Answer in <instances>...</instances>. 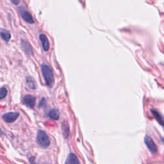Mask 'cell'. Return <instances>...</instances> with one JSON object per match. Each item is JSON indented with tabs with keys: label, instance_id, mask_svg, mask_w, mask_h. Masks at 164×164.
Returning <instances> with one entry per match:
<instances>
[{
	"label": "cell",
	"instance_id": "6da1fadb",
	"mask_svg": "<svg viewBox=\"0 0 164 164\" xmlns=\"http://www.w3.org/2000/svg\"><path fill=\"white\" fill-rule=\"evenodd\" d=\"M41 71L46 85L50 88L53 87L54 85V76L51 69L48 65L42 64L41 65Z\"/></svg>",
	"mask_w": 164,
	"mask_h": 164
},
{
	"label": "cell",
	"instance_id": "7a4b0ae2",
	"mask_svg": "<svg viewBox=\"0 0 164 164\" xmlns=\"http://www.w3.org/2000/svg\"><path fill=\"white\" fill-rule=\"evenodd\" d=\"M37 142L38 144L43 148L48 147L50 145V140L46 133L41 130H39L37 132Z\"/></svg>",
	"mask_w": 164,
	"mask_h": 164
},
{
	"label": "cell",
	"instance_id": "3957f363",
	"mask_svg": "<svg viewBox=\"0 0 164 164\" xmlns=\"http://www.w3.org/2000/svg\"><path fill=\"white\" fill-rule=\"evenodd\" d=\"M144 143L146 145L148 149L151 151V153L153 154H156L157 153V147L155 143L154 142L153 140L148 135H146L144 137Z\"/></svg>",
	"mask_w": 164,
	"mask_h": 164
},
{
	"label": "cell",
	"instance_id": "277c9868",
	"mask_svg": "<svg viewBox=\"0 0 164 164\" xmlns=\"http://www.w3.org/2000/svg\"><path fill=\"white\" fill-rule=\"evenodd\" d=\"M36 97L30 94L25 96L22 99V103H24L26 107L30 109H32L34 107L35 105H36Z\"/></svg>",
	"mask_w": 164,
	"mask_h": 164
},
{
	"label": "cell",
	"instance_id": "5b68a950",
	"mask_svg": "<svg viewBox=\"0 0 164 164\" xmlns=\"http://www.w3.org/2000/svg\"><path fill=\"white\" fill-rule=\"evenodd\" d=\"M19 115L17 112H11L6 113L3 115V119L7 123H13L17 120Z\"/></svg>",
	"mask_w": 164,
	"mask_h": 164
},
{
	"label": "cell",
	"instance_id": "8992f818",
	"mask_svg": "<svg viewBox=\"0 0 164 164\" xmlns=\"http://www.w3.org/2000/svg\"><path fill=\"white\" fill-rule=\"evenodd\" d=\"M19 10L22 16V18L24 19L25 21H26L28 23H30V24H33L34 20L29 12L22 9V8H19Z\"/></svg>",
	"mask_w": 164,
	"mask_h": 164
},
{
	"label": "cell",
	"instance_id": "52a82bcc",
	"mask_svg": "<svg viewBox=\"0 0 164 164\" xmlns=\"http://www.w3.org/2000/svg\"><path fill=\"white\" fill-rule=\"evenodd\" d=\"M39 39L42 43V48L45 51H48L50 50V42L44 34H41L39 36Z\"/></svg>",
	"mask_w": 164,
	"mask_h": 164
},
{
	"label": "cell",
	"instance_id": "ba28073f",
	"mask_svg": "<svg viewBox=\"0 0 164 164\" xmlns=\"http://www.w3.org/2000/svg\"><path fill=\"white\" fill-rule=\"evenodd\" d=\"M21 48L22 50L25 52V53L29 54V55L33 54V50L31 48V46L27 41L22 40L21 41Z\"/></svg>",
	"mask_w": 164,
	"mask_h": 164
},
{
	"label": "cell",
	"instance_id": "9c48e42d",
	"mask_svg": "<svg viewBox=\"0 0 164 164\" xmlns=\"http://www.w3.org/2000/svg\"><path fill=\"white\" fill-rule=\"evenodd\" d=\"M65 164H80V161L76 155L70 153L66 159Z\"/></svg>",
	"mask_w": 164,
	"mask_h": 164
},
{
	"label": "cell",
	"instance_id": "30bf717a",
	"mask_svg": "<svg viewBox=\"0 0 164 164\" xmlns=\"http://www.w3.org/2000/svg\"><path fill=\"white\" fill-rule=\"evenodd\" d=\"M151 112L152 113H153V116L155 117V118L157 119V121H158V123L160 125L164 126V120L163 119L162 115H161L157 110H153V109H151Z\"/></svg>",
	"mask_w": 164,
	"mask_h": 164
},
{
	"label": "cell",
	"instance_id": "8fae6325",
	"mask_svg": "<svg viewBox=\"0 0 164 164\" xmlns=\"http://www.w3.org/2000/svg\"><path fill=\"white\" fill-rule=\"evenodd\" d=\"M50 118L54 120H58L60 118V113L57 109H53L49 112Z\"/></svg>",
	"mask_w": 164,
	"mask_h": 164
},
{
	"label": "cell",
	"instance_id": "7c38bea8",
	"mask_svg": "<svg viewBox=\"0 0 164 164\" xmlns=\"http://www.w3.org/2000/svg\"><path fill=\"white\" fill-rule=\"evenodd\" d=\"M0 37L4 41L8 42L11 38V34L7 31H0Z\"/></svg>",
	"mask_w": 164,
	"mask_h": 164
},
{
	"label": "cell",
	"instance_id": "4fadbf2b",
	"mask_svg": "<svg viewBox=\"0 0 164 164\" xmlns=\"http://www.w3.org/2000/svg\"><path fill=\"white\" fill-rule=\"evenodd\" d=\"M26 85L28 88H30L31 89H36V85H35L34 81L31 78H28L27 79Z\"/></svg>",
	"mask_w": 164,
	"mask_h": 164
},
{
	"label": "cell",
	"instance_id": "5bb4252c",
	"mask_svg": "<svg viewBox=\"0 0 164 164\" xmlns=\"http://www.w3.org/2000/svg\"><path fill=\"white\" fill-rule=\"evenodd\" d=\"M62 130H63V133H64V135L65 137H67L68 135H69V126L67 123L64 122L62 123Z\"/></svg>",
	"mask_w": 164,
	"mask_h": 164
},
{
	"label": "cell",
	"instance_id": "9a60e30c",
	"mask_svg": "<svg viewBox=\"0 0 164 164\" xmlns=\"http://www.w3.org/2000/svg\"><path fill=\"white\" fill-rule=\"evenodd\" d=\"M7 89L5 87L0 88V99H2L5 98L7 95Z\"/></svg>",
	"mask_w": 164,
	"mask_h": 164
},
{
	"label": "cell",
	"instance_id": "2e32d148",
	"mask_svg": "<svg viewBox=\"0 0 164 164\" xmlns=\"http://www.w3.org/2000/svg\"><path fill=\"white\" fill-rule=\"evenodd\" d=\"M20 1H21V0H11V2H12V3L16 5H19V3H20Z\"/></svg>",
	"mask_w": 164,
	"mask_h": 164
}]
</instances>
